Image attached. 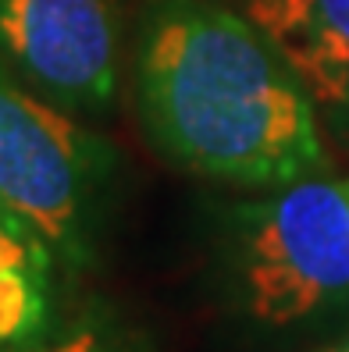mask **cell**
I'll use <instances>...</instances> for the list:
<instances>
[{"instance_id": "obj_1", "label": "cell", "mask_w": 349, "mask_h": 352, "mask_svg": "<svg viewBox=\"0 0 349 352\" xmlns=\"http://www.w3.org/2000/svg\"><path fill=\"white\" fill-rule=\"evenodd\" d=\"M136 96L157 150L193 175L275 189L324 164L310 93L242 11L150 0Z\"/></svg>"}, {"instance_id": "obj_2", "label": "cell", "mask_w": 349, "mask_h": 352, "mask_svg": "<svg viewBox=\"0 0 349 352\" xmlns=\"http://www.w3.org/2000/svg\"><path fill=\"white\" fill-rule=\"evenodd\" d=\"M118 157L0 57V203L25 217L75 278L96 260Z\"/></svg>"}, {"instance_id": "obj_3", "label": "cell", "mask_w": 349, "mask_h": 352, "mask_svg": "<svg viewBox=\"0 0 349 352\" xmlns=\"http://www.w3.org/2000/svg\"><path fill=\"white\" fill-rule=\"evenodd\" d=\"M229 232L232 296L253 324L282 331L349 302V185H275L239 206Z\"/></svg>"}, {"instance_id": "obj_4", "label": "cell", "mask_w": 349, "mask_h": 352, "mask_svg": "<svg viewBox=\"0 0 349 352\" xmlns=\"http://www.w3.org/2000/svg\"><path fill=\"white\" fill-rule=\"evenodd\" d=\"M118 32L114 0H0V57L78 118L118 96Z\"/></svg>"}, {"instance_id": "obj_5", "label": "cell", "mask_w": 349, "mask_h": 352, "mask_svg": "<svg viewBox=\"0 0 349 352\" xmlns=\"http://www.w3.org/2000/svg\"><path fill=\"white\" fill-rule=\"evenodd\" d=\"M239 11L293 68L314 107L349 114V0H242Z\"/></svg>"}, {"instance_id": "obj_6", "label": "cell", "mask_w": 349, "mask_h": 352, "mask_svg": "<svg viewBox=\"0 0 349 352\" xmlns=\"http://www.w3.org/2000/svg\"><path fill=\"white\" fill-rule=\"evenodd\" d=\"M57 253L36 228L0 203V349L29 342L57 317Z\"/></svg>"}, {"instance_id": "obj_7", "label": "cell", "mask_w": 349, "mask_h": 352, "mask_svg": "<svg viewBox=\"0 0 349 352\" xmlns=\"http://www.w3.org/2000/svg\"><path fill=\"white\" fill-rule=\"evenodd\" d=\"M0 352H150L139 331L121 320L107 306H82L68 317H54V324L29 342L4 345Z\"/></svg>"}, {"instance_id": "obj_8", "label": "cell", "mask_w": 349, "mask_h": 352, "mask_svg": "<svg viewBox=\"0 0 349 352\" xmlns=\"http://www.w3.org/2000/svg\"><path fill=\"white\" fill-rule=\"evenodd\" d=\"M328 352H349V342H346V345H339V349H328Z\"/></svg>"}]
</instances>
